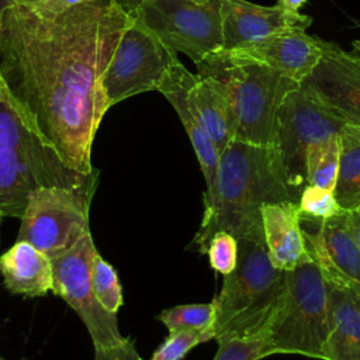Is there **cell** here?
<instances>
[{
    "mask_svg": "<svg viewBox=\"0 0 360 360\" xmlns=\"http://www.w3.org/2000/svg\"><path fill=\"white\" fill-rule=\"evenodd\" d=\"M0 360H3V359H1V357H0Z\"/></svg>",
    "mask_w": 360,
    "mask_h": 360,
    "instance_id": "f35d334b",
    "label": "cell"
},
{
    "mask_svg": "<svg viewBox=\"0 0 360 360\" xmlns=\"http://www.w3.org/2000/svg\"><path fill=\"white\" fill-rule=\"evenodd\" d=\"M339 170L333 195L342 210L360 208V125L346 124L338 134Z\"/></svg>",
    "mask_w": 360,
    "mask_h": 360,
    "instance_id": "44dd1931",
    "label": "cell"
},
{
    "mask_svg": "<svg viewBox=\"0 0 360 360\" xmlns=\"http://www.w3.org/2000/svg\"><path fill=\"white\" fill-rule=\"evenodd\" d=\"M194 79V73L187 70L184 65L177 58L167 72L165 73L162 82L158 86V91H160L167 101L172 104L174 111L177 112L198 159L201 172L205 179V194L210 195L215 187L217 170L219 163V152L212 143L211 138L204 131L195 108L190 98V86Z\"/></svg>",
    "mask_w": 360,
    "mask_h": 360,
    "instance_id": "2e32d148",
    "label": "cell"
},
{
    "mask_svg": "<svg viewBox=\"0 0 360 360\" xmlns=\"http://www.w3.org/2000/svg\"><path fill=\"white\" fill-rule=\"evenodd\" d=\"M308 0H278L277 6L291 11V13H298V10L307 3Z\"/></svg>",
    "mask_w": 360,
    "mask_h": 360,
    "instance_id": "1f68e13d",
    "label": "cell"
},
{
    "mask_svg": "<svg viewBox=\"0 0 360 360\" xmlns=\"http://www.w3.org/2000/svg\"><path fill=\"white\" fill-rule=\"evenodd\" d=\"M269 354L266 329L245 338H232L218 342L212 360H262Z\"/></svg>",
    "mask_w": 360,
    "mask_h": 360,
    "instance_id": "4316f807",
    "label": "cell"
},
{
    "mask_svg": "<svg viewBox=\"0 0 360 360\" xmlns=\"http://www.w3.org/2000/svg\"><path fill=\"white\" fill-rule=\"evenodd\" d=\"M215 339V328L184 329L169 332L149 360H181L193 347Z\"/></svg>",
    "mask_w": 360,
    "mask_h": 360,
    "instance_id": "d4e9b609",
    "label": "cell"
},
{
    "mask_svg": "<svg viewBox=\"0 0 360 360\" xmlns=\"http://www.w3.org/2000/svg\"><path fill=\"white\" fill-rule=\"evenodd\" d=\"M1 221H3V217L0 215V225H1Z\"/></svg>",
    "mask_w": 360,
    "mask_h": 360,
    "instance_id": "8d00e7d4",
    "label": "cell"
},
{
    "mask_svg": "<svg viewBox=\"0 0 360 360\" xmlns=\"http://www.w3.org/2000/svg\"><path fill=\"white\" fill-rule=\"evenodd\" d=\"M349 221H350V226H352V231L360 245V208L356 210V211H350L349 212Z\"/></svg>",
    "mask_w": 360,
    "mask_h": 360,
    "instance_id": "4dcf8cb0",
    "label": "cell"
},
{
    "mask_svg": "<svg viewBox=\"0 0 360 360\" xmlns=\"http://www.w3.org/2000/svg\"><path fill=\"white\" fill-rule=\"evenodd\" d=\"M176 59L177 53L132 14L101 77L110 105L135 94L156 90Z\"/></svg>",
    "mask_w": 360,
    "mask_h": 360,
    "instance_id": "30bf717a",
    "label": "cell"
},
{
    "mask_svg": "<svg viewBox=\"0 0 360 360\" xmlns=\"http://www.w3.org/2000/svg\"><path fill=\"white\" fill-rule=\"evenodd\" d=\"M210 266L219 274H229L238 263V240L225 231L215 232L207 245Z\"/></svg>",
    "mask_w": 360,
    "mask_h": 360,
    "instance_id": "83f0119b",
    "label": "cell"
},
{
    "mask_svg": "<svg viewBox=\"0 0 360 360\" xmlns=\"http://www.w3.org/2000/svg\"><path fill=\"white\" fill-rule=\"evenodd\" d=\"M120 1H121V0H120ZM146 1H149V0H124V1H121V3H122V6H124L127 10H132V8H135V7H138L139 4L146 3Z\"/></svg>",
    "mask_w": 360,
    "mask_h": 360,
    "instance_id": "d6a6232c",
    "label": "cell"
},
{
    "mask_svg": "<svg viewBox=\"0 0 360 360\" xmlns=\"http://www.w3.org/2000/svg\"><path fill=\"white\" fill-rule=\"evenodd\" d=\"M297 202L302 221L319 222L345 211L338 204L333 190H325L311 184L302 188Z\"/></svg>",
    "mask_w": 360,
    "mask_h": 360,
    "instance_id": "484cf974",
    "label": "cell"
},
{
    "mask_svg": "<svg viewBox=\"0 0 360 360\" xmlns=\"http://www.w3.org/2000/svg\"><path fill=\"white\" fill-rule=\"evenodd\" d=\"M191 1H195V3H200V4H205V3H210L212 0H191Z\"/></svg>",
    "mask_w": 360,
    "mask_h": 360,
    "instance_id": "d590c367",
    "label": "cell"
},
{
    "mask_svg": "<svg viewBox=\"0 0 360 360\" xmlns=\"http://www.w3.org/2000/svg\"><path fill=\"white\" fill-rule=\"evenodd\" d=\"M87 1H96V0H87Z\"/></svg>",
    "mask_w": 360,
    "mask_h": 360,
    "instance_id": "74e56055",
    "label": "cell"
},
{
    "mask_svg": "<svg viewBox=\"0 0 360 360\" xmlns=\"http://www.w3.org/2000/svg\"><path fill=\"white\" fill-rule=\"evenodd\" d=\"M224 51H232L257 42L274 32L304 28L312 17L291 13L280 6H259L248 0H219Z\"/></svg>",
    "mask_w": 360,
    "mask_h": 360,
    "instance_id": "5bb4252c",
    "label": "cell"
},
{
    "mask_svg": "<svg viewBox=\"0 0 360 360\" xmlns=\"http://www.w3.org/2000/svg\"><path fill=\"white\" fill-rule=\"evenodd\" d=\"M322 56L309 83L347 124L360 125V59L338 44L319 38Z\"/></svg>",
    "mask_w": 360,
    "mask_h": 360,
    "instance_id": "4fadbf2b",
    "label": "cell"
},
{
    "mask_svg": "<svg viewBox=\"0 0 360 360\" xmlns=\"http://www.w3.org/2000/svg\"><path fill=\"white\" fill-rule=\"evenodd\" d=\"M91 233L83 236L68 252L51 259L52 292L68 302L84 323L94 350H107L127 338L120 332L117 314L105 311L90 283V263L96 252Z\"/></svg>",
    "mask_w": 360,
    "mask_h": 360,
    "instance_id": "8fae6325",
    "label": "cell"
},
{
    "mask_svg": "<svg viewBox=\"0 0 360 360\" xmlns=\"http://www.w3.org/2000/svg\"><path fill=\"white\" fill-rule=\"evenodd\" d=\"M90 283L101 307L111 314H117L124 304L118 273L97 250L93 253L90 263Z\"/></svg>",
    "mask_w": 360,
    "mask_h": 360,
    "instance_id": "603a6c76",
    "label": "cell"
},
{
    "mask_svg": "<svg viewBox=\"0 0 360 360\" xmlns=\"http://www.w3.org/2000/svg\"><path fill=\"white\" fill-rule=\"evenodd\" d=\"M346 124L322 100L308 79L284 97L277 114L274 146L284 167L287 187L295 201L307 186L308 146L338 135Z\"/></svg>",
    "mask_w": 360,
    "mask_h": 360,
    "instance_id": "52a82bcc",
    "label": "cell"
},
{
    "mask_svg": "<svg viewBox=\"0 0 360 360\" xmlns=\"http://www.w3.org/2000/svg\"><path fill=\"white\" fill-rule=\"evenodd\" d=\"M264 245L271 263L284 271L312 262L302 235L298 202L284 200L260 208Z\"/></svg>",
    "mask_w": 360,
    "mask_h": 360,
    "instance_id": "e0dca14e",
    "label": "cell"
},
{
    "mask_svg": "<svg viewBox=\"0 0 360 360\" xmlns=\"http://www.w3.org/2000/svg\"><path fill=\"white\" fill-rule=\"evenodd\" d=\"M190 98L198 120L219 155L235 138V117L229 100L214 80L194 73Z\"/></svg>",
    "mask_w": 360,
    "mask_h": 360,
    "instance_id": "ffe728a7",
    "label": "cell"
},
{
    "mask_svg": "<svg viewBox=\"0 0 360 360\" xmlns=\"http://www.w3.org/2000/svg\"><path fill=\"white\" fill-rule=\"evenodd\" d=\"M128 11L169 49L186 53L194 63L224 49L219 0H149Z\"/></svg>",
    "mask_w": 360,
    "mask_h": 360,
    "instance_id": "9c48e42d",
    "label": "cell"
},
{
    "mask_svg": "<svg viewBox=\"0 0 360 360\" xmlns=\"http://www.w3.org/2000/svg\"><path fill=\"white\" fill-rule=\"evenodd\" d=\"M132 14L120 0L39 13L21 0L0 20V87L27 124L77 173L111 107L101 77Z\"/></svg>",
    "mask_w": 360,
    "mask_h": 360,
    "instance_id": "6da1fadb",
    "label": "cell"
},
{
    "mask_svg": "<svg viewBox=\"0 0 360 360\" xmlns=\"http://www.w3.org/2000/svg\"><path fill=\"white\" fill-rule=\"evenodd\" d=\"M0 273L11 294L34 298L52 290L51 259L27 240H17L0 256Z\"/></svg>",
    "mask_w": 360,
    "mask_h": 360,
    "instance_id": "ac0fdd59",
    "label": "cell"
},
{
    "mask_svg": "<svg viewBox=\"0 0 360 360\" xmlns=\"http://www.w3.org/2000/svg\"><path fill=\"white\" fill-rule=\"evenodd\" d=\"M224 91L235 117V138L256 145H274L277 114L284 97L298 83L264 63L219 51L194 63Z\"/></svg>",
    "mask_w": 360,
    "mask_h": 360,
    "instance_id": "277c9868",
    "label": "cell"
},
{
    "mask_svg": "<svg viewBox=\"0 0 360 360\" xmlns=\"http://www.w3.org/2000/svg\"><path fill=\"white\" fill-rule=\"evenodd\" d=\"M34 10L46 14H60L68 8L84 3L87 0H21Z\"/></svg>",
    "mask_w": 360,
    "mask_h": 360,
    "instance_id": "f546056e",
    "label": "cell"
},
{
    "mask_svg": "<svg viewBox=\"0 0 360 360\" xmlns=\"http://www.w3.org/2000/svg\"><path fill=\"white\" fill-rule=\"evenodd\" d=\"M329 333V287L314 262L285 271L283 295L266 326L269 354L325 360Z\"/></svg>",
    "mask_w": 360,
    "mask_h": 360,
    "instance_id": "8992f818",
    "label": "cell"
},
{
    "mask_svg": "<svg viewBox=\"0 0 360 360\" xmlns=\"http://www.w3.org/2000/svg\"><path fill=\"white\" fill-rule=\"evenodd\" d=\"M158 319L169 332L184 329H207L215 323V302L183 304L163 309Z\"/></svg>",
    "mask_w": 360,
    "mask_h": 360,
    "instance_id": "cb8c5ba5",
    "label": "cell"
},
{
    "mask_svg": "<svg viewBox=\"0 0 360 360\" xmlns=\"http://www.w3.org/2000/svg\"><path fill=\"white\" fill-rule=\"evenodd\" d=\"M14 3H15V0H0V20H1L4 11H6L8 7H11Z\"/></svg>",
    "mask_w": 360,
    "mask_h": 360,
    "instance_id": "836d02e7",
    "label": "cell"
},
{
    "mask_svg": "<svg viewBox=\"0 0 360 360\" xmlns=\"http://www.w3.org/2000/svg\"><path fill=\"white\" fill-rule=\"evenodd\" d=\"M325 360H360V292L329 285Z\"/></svg>",
    "mask_w": 360,
    "mask_h": 360,
    "instance_id": "d6986e66",
    "label": "cell"
},
{
    "mask_svg": "<svg viewBox=\"0 0 360 360\" xmlns=\"http://www.w3.org/2000/svg\"><path fill=\"white\" fill-rule=\"evenodd\" d=\"M292 200L274 145L231 141L219 156L215 187L204 197L202 222L191 245L205 255L211 236L225 231L238 239H263L260 208Z\"/></svg>",
    "mask_w": 360,
    "mask_h": 360,
    "instance_id": "7a4b0ae2",
    "label": "cell"
},
{
    "mask_svg": "<svg viewBox=\"0 0 360 360\" xmlns=\"http://www.w3.org/2000/svg\"><path fill=\"white\" fill-rule=\"evenodd\" d=\"M312 222V221H309ZM302 226L307 250L329 285L360 292V245L352 231L349 212Z\"/></svg>",
    "mask_w": 360,
    "mask_h": 360,
    "instance_id": "7c38bea8",
    "label": "cell"
},
{
    "mask_svg": "<svg viewBox=\"0 0 360 360\" xmlns=\"http://www.w3.org/2000/svg\"><path fill=\"white\" fill-rule=\"evenodd\" d=\"M285 271L277 269L263 239H238V263L215 302V340L245 338L266 329L284 291Z\"/></svg>",
    "mask_w": 360,
    "mask_h": 360,
    "instance_id": "5b68a950",
    "label": "cell"
},
{
    "mask_svg": "<svg viewBox=\"0 0 360 360\" xmlns=\"http://www.w3.org/2000/svg\"><path fill=\"white\" fill-rule=\"evenodd\" d=\"M100 172L82 174L59 155L15 111L0 87V215L21 218L30 194L60 186L94 195Z\"/></svg>",
    "mask_w": 360,
    "mask_h": 360,
    "instance_id": "3957f363",
    "label": "cell"
},
{
    "mask_svg": "<svg viewBox=\"0 0 360 360\" xmlns=\"http://www.w3.org/2000/svg\"><path fill=\"white\" fill-rule=\"evenodd\" d=\"M93 360H143L136 347L135 342L131 338H127L121 345L107 349V350H94Z\"/></svg>",
    "mask_w": 360,
    "mask_h": 360,
    "instance_id": "f1b7e54d",
    "label": "cell"
},
{
    "mask_svg": "<svg viewBox=\"0 0 360 360\" xmlns=\"http://www.w3.org/2000/svg\"><path fill=\"white\" fill-rule=\"evenodd\" d=\"M89 197L76 190L48 186L34 190L20 218L17 240H27L53 259L90 232Z\"/></svg>",
    "mask_w": 360,
    "mask_h": 360,
    "instance_id": "ba28073f",
    "label": "cell"
},
{
    "mask_svg": "<svg viewBox=\"0 0 360 360\" xmlns=\"http://www.w3.org/2000/svg\"><path fill=\"white\" fill-rule=\"evenodd\" d=\"M352 46H353V53L360 59V39H356L352 42Z\"/></svg>",
    "mask_w": 360,
    "mask_h": 360,
    "instance_id": "e575fe53",
    "label": "cell"
},
{
    "mask_svg": "<svg viewBox=\"0 0 360 360\" xmlns=\"http://www.w3.org/2000/svg\"><path fill=\"white\" fill-rule=\"evenodd\" d=\"M339 170L338 135L308 146L305 153L307 184L333 190Z\"/></svg>",
    "mask_w": 360,
    "mask_h": 360,
    "instance_id": "7402d4cb",
    "label": "cell"
},
{
    "mask_svg": "<svg viewBox=\"0 0 360 360\" xmlns=\"http://www.w3.org/2000/svg\"><path fill=\"white\" fill-rule=\"evenodd\" d=\"M305 31L304 28L283 30L231 52L259 60L300 84L311 76L322 56L319 38Z\"/></svg>",
    "mask_w": 360,
    "mask_h": 360,
    "instance_id": "9a60e30c",
    "label": "cell"
}]
</instances>
